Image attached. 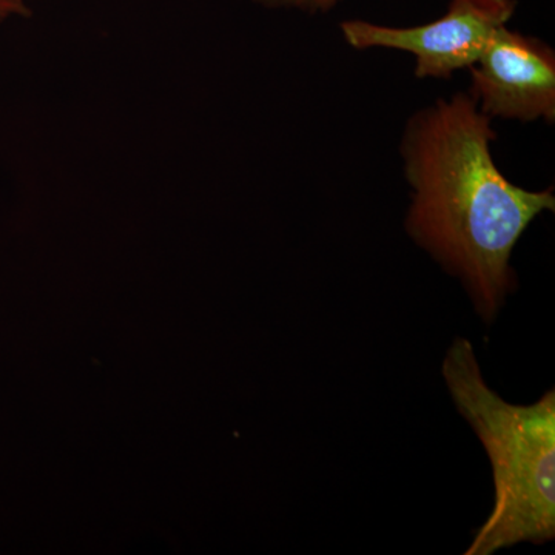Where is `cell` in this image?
Listing matches in <instances>:
<instances>
[{
  "label": "cell",
  "instance_id": "4",
  "mask_svg": "<svg viewBox=\"0 0 555 555\" xmlns=\"http://www.w3.org/2000/svg\"><path fill=\"white\" fill-rule=\"evenodd\" d=\"M469 69V94L488 118L554 122L555 53L543 40L505 25Z\"/></svg>",
  "mask_w": 555,
  "mask_h": 555
},
{
  "label": "cell",
  "instance_id": "1",
  "mask_svg": "<svg viewBox=\"0 0 555 555\" xmlns=\"http://www.w3.org/2000/svg\"><path fill=\"white\" fill-rule=\"evenodd\" d=\"M491 122L469 93L440 98L409 119L400 149L412 189L409 235L462 278L486 321L516 286L511 257L518 240L539 215L555 210L553 189L526 190L500 171Z\"/></svg>",
  "mask_w": 555,
  "mask_h": 555
},
{
  "label": "cell",
  "instance_id": "5",
  "mask_svg": "<svg viewBox=\"0 0 555 555\" xmlns=\"http://www.w3.org/2000/svg\"><path fill=\"white\" fill-rule=\"evenodd\" d=\"M266 7L273 9H297L308 13H327L337 7L341 0H257Z\"/></svg>",
  "mask_w": 555,
  "mask_h": 555
},
{
  "label": "cell",
  "instance_id": "6",
  "mask_svg": "<svg viewBox=\"0 0 555 555\" xmlns=\"http://www.w3.org/2000/svg\"><path fill=\"white\" fill-rule=\"evenodd\" d=\"M30 10L25 0H0V21L10 16H28Z\"/></svg>",
  "mask_w": 555,
  "mask_h": 555
},
{
  "label": "cell",
  "instance_id": "2",
  "mask_svg": "<svg viewBox=\"0 0 555 555\" xmlns=\"http://www.w3.org/2000/svg\"><path fill=\"white\" fill-rule=\"evenodd\" d=\"M444 382L460 414L491 460L495 502L465 555H491L555 537V390L535 403L511 404L485 382L476 350L456 338L444 357Z\"/></svg>",
  "mask_w": 555,
  "mask_h": 555
},
{
  "label": "cell",
  "instance_id": "3",
  "mask_svg": "<svg viewBox=\"0 0 555 555\" xmlns=\"http://www.w3.org/2000/svg\"><path fill=\"white\" fill-rule=\"evenodd\" d=\"M516 9V0H451L444 16L418 27L346 21L339 28L353 49H389L412 54L418 79H449L459 69L476 64L489 40L507 25Z\"/></svg>",
  "mask_w": 555,
  "mask_h": 555
}]
</instances>
